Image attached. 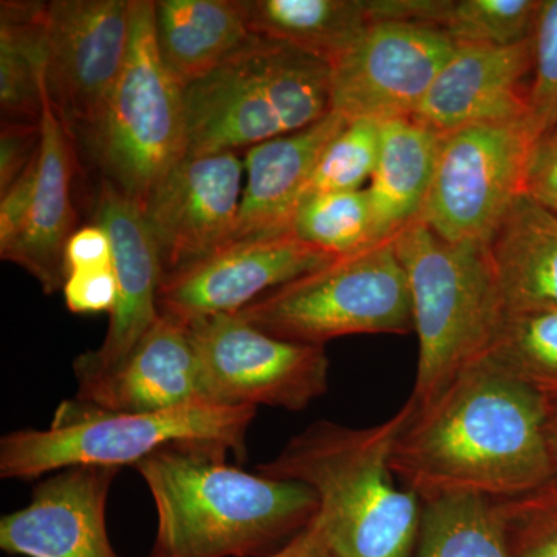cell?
<instances>
[{
    "label": "cell",
    "mask_w": 557,
    "mask_h": 557,
    "mask_svg": "<svg viewBox=\"0 0 557 557\" xmlns=\"http://www.w3.org/2000/svg\"><path fill=\"white\" fill-rule=\"evenodd\" d=\"M548 413L536 392L482 358L426 406L413 405L392 471L423 502L453 493L522 496L557 472Z\"/></svg>",
    "instance_id": "6da1fadb"
},
{
    "label": "cell",
    "mask_w": 557,
    "mask_h": 557,
    "mask_svg": "<svg viewBox=\"0 0 557 557\" xmlns=\"http://www.w3.org/2000/svg\"><path fill=\"white\" fill-rule=\"evenodd\" d=\"M220 446H171L135 465L159 516L149 557H259L318 512L304 483L249 474Z\"/></svg>",
    "instance_id": "7a4b0ae2"
},
{
    "label": "cell",
    "mask_w": 557,
    "mask_h": 557,
    "mask_svg": "<svg viewBox=\"0 0 557 557\" xmlns=\"http://www.w3.org/2000/svg\"><path fill=\"white\" fill-rule=\"evenodd\" d=\"M413 403L383 423L348 428L322 420L295 435L260 474L304 483L317 494L318 520L338 557H409L423 500L395 482L391 458Z\"/></svg>",
    "instance_id": "3957f363"
},
{
    "label": "cell",
    "mask_w": 557,
    "mask_h": 557,
    "mask_svg": "<svg viewBox=\"0 0 557 557\" xmlns=\"http://www.w3.org/2000/svg\"><path fill=\"white\" fill-rule=\"evenodd\" d=\"M258 408L194 403L157 412H116L72 399L47 429H21L0 442V478L33 480L75 467H135L171 446H220L245 458Z\"/></svg>",
    "instance_id": "277c9868"
},
{
    "label": "cell",
    "mask_w": 557,
    "mask_h": 557,
    "mask_svg": "<svg viewBox=\"0 0 557 557\" xmlns=\"http://www.w3.org/2000/svg\"><path fill=\"white\" fill-rule=\"evenodd\" d=\"M185 110L188 156L249 149L332 113V70L304 51L255 36L185 87Z\"/></svg>",
    "instance_id": "5b68a950"
},
{
    "label": "cell",
    "mask_w": 557,
    "mask_h": 557,
    "mask_svg": "<svg viewBox=\"0 0 557 557\" xmlns=\"http://www.w3.org/2000/svg\"><path fill=\"white\" fill-rule=\"evenodd\" d=\"M408 276L418 336L416 408L485 357L505 310L485 247L450 244L413 220L394 237Z\"/></svg>",
    "instance_id": "8992f818"
},
{
    "label": "cell",
    "mask_w": 557,
    "mask_h": 557,
    "mask_svg": "<svg viewBox=\"0 0 557 557\" xmlns=\"http://www.w3.org/2000/svg\"><path fill=\"white\" fill-rule=\"evenodd\" d=\"M83 139L102 180L141 211L157 186L188 156L185 89L161 61L152 0H134L123 72Z\"/></svg>",
    "instance_id": "52a82bcc"
},
{
    "label": "cell",
    "mask_w": 557,
    "mask_h": 557,
    "mask_svg": "<svg viewBox=\"0 0 557 557\" xmlns=\"http://www.w3.org/2000/svg\"><path fill=\"white\" fill-rule=\"evenodd\" d=\"M236 314L274 338L321 347L341 336L413 330L408 276L394 239L333 260Z\"/></svg>",
    "instance_id": "ba28073f"
},
{
    "label": "cell",
    "mask_w": 557,
    "mask_h": 557,
    "mask_svg": "<svg viewBox=\"0 0 557 557\" xmlns=\"http://www.w3.org/2000/svg\"><path fill=\"white\" fill-rule=\"evenodd\" d=\"M536 137L528 116L440 134L434 175L418 222L450 244L486 247L525 194Z\"/></svg>",
    "instance_id": "9c48e42d"
},
{
    "label": "cell",
    "mask_w": 557,
    "mask_h": 557,
    "mask_svg": "<svg viewBox=\"0 0 557 557\" xmlns=\"http://www.w3.org/2000/svg\"><path fill=\"white\" fill-rule=\"evenodd\" d=\"M188 330L211 405L302 410L327 392L325 347L274 338L236 313L197 319Z\"/></svg>",
    "instance_id": "30bf717a"
},
{
    "label": "cell",
    "mask_w": 557,
    "mask_h": 557,
    "mask_svg": "<svg viewBox=\"0 0 557 557\" xmlns=\"http://www.w3.org/2000/svg\"><path fill=\"white\" fill-rule=\"evenodd\" d=\"M457 44L435 25L370 24L332 70V112L347 121L413 119Z\"/></svg>",
    "instance_id": "8fae6325"
},
{
    "label": "cell",
    "mask_w": 557,
    "mask_h": 557,
    "mask_svg": "<svg viewBox=\"0 0 557 557\" xmlns=\"http://www.w3.org/2000/svg\"><path fill=\"white\" fill-rule=\"evenodd\" d=\"M134 0L46 2V87L73 138L108 102L129 51Z\"/></svg>",
    "instance_id": "7c38bea8"
},
{
    "label": "cell",
    "mask_w": 557,
    "mask_h": 557,
    "mask_svg": "<svg viewBox=\"0 0 557 557\" xmlns=\"http://www.w3.org/2000/svg\"><path fill=\"white\" fill-rule=\"evenodd\" d=\"M244 160L237 152L186 156L157 186L143 218L163 276L228 247L239 218Z\"/></svg>",
    "instance_id": "4fadbf2b"
},
{
    "label": "cell",
    "mask_w": 557,
    "mask_h": 557,
    "mask_svg": "<svg viewBox=\"0 0 557 557\" xmlns=\"http://www.w3.org/2000/svg\"><path fill=\"white\" fill-rule=\"evenodd\" d=\"M333 260L295 234L237 242L196 265L163 276L159 311L185 325L215 314L239 313L273 289L324 269Z\"/></svg>",
    "instance_id": "5bb4252c"
},
{
    "label": "cell",
    "mask_w": 557,
    "mask_h": 557,
    "mask_svg": "<svg viewBox=\"0 0 557 557\" xmlns=\"http://www.w3.org/2000/svg\"><path fill=\"white\" fill-rule=\"evenodd\" d=\"M116 468L62 469L35 487L30 504L0 520V548L25 557H120L108 533Z\"/></svg>",
    "instance_id": "9a60e30c"
},
{
    "label": "cell",
    "mask_w": 557,
    "mask_h": 557,
    "mask_svg": "<svg viewBox=\"0 0 557 557\" xmlns=\"http://www.w3.org/2000/svg\"><path fill=\"white\" fill-rule=\"evenodd\" d=\"M94 223L108 233L119 300L110 313L106 338L97 350L79 355L76 375L116 368L160 317L159 289L163 267L141 208L102 180Z\"/></svg>",
    "instance_id": "2e32d148"
},
{
    "label": "cell",
    "mask_w": 557,
    "mask_h": 557,
    "mask_svg": "<svg viewBox=\"0 0 557 557\" xmlns=\"http://www.w3.org/2000/svg\"><path fill=\"white\" fill-rule=\"evenodd\" d=\"M533 65V39L507 47L457 44L413 120L445 134L471 124L525 119V79Z\"/></svg>",
    "instance_id": "e0dca14e"
},
{
    "label": "cell",
    "mask_w": 557,
    "mask_h": 557,
    "mask_svg": "<svg viewBox=\"0 0 557 557\" xmlns=\"http://www.w3.org/2000/svg\"><path fill=\"white\" fill-rule=\"evenodd\" d=\"M76 379V399L116 412H157L207 403L188 325L163 314L116 368Z\"/></svg>",
    "instance_id": "ac0fdd59"
},
{
    "label": "cell",
    "mask_w": 557,
    "mask_h": 557,
    "mask_svg": "<svg viewBox=\"0 0 557 557\" xmlns=\"http://www.w3.org/2000/svg\"><path fill=\"white\" fill-rule=\"evenodd\" d=\"M347 124L344 116L332 112L307 129L247 149V185L231 244L292 234L293 220L322 152Z\"/></svg>",
    "instance_id": "d6986e66"
},
{
    "label": "cell",
    "mask_w": 557,
    "mask_h": 557,
    "mask_svg": "<svg viewBox=\"0 0 557 557\" xmlns=\"http://www.w3.org/2000/svg\"><path fill=\"white\" fill-rule=\"evenodd\" d=\"M76 168L75 138L53 109L44 79L38 175L30 215L20 239L2 259L32 274L47 295L64 287L65 245L76 231L72 200Z\"/></svg>",
    "instance_id": "ffe728a7"
},
{
    "label": "cell",
    "mask_w": 557,
    "mask_h": 557,
    "mask_svg": "<svg viewBox=\"0 0 557 557\" xmlns=\"http://www.w3.org/2000/svg\"><path fill=\"white\" fill-rule=\"evenodd\" d=\"M505 314L557 310V215L523 194L485 247Z\"/></svg>",
    "instance_id": "44dd1931"
},
{
    "label": "cell",
    "mask_w": 557,
    "mask_h": 557,
    "mask_svg": "<svg viewBox=\"0 0 557 557\" xmlns=\"http://www.w3.org/2000/svg\"><path fill=\"white\" fill-rule=\"evenodd\" d=\"M156 38L164 67L185 89L255 38L244 0H159Z\"/></svg>",
    "instance_id": "7402d4cb"
},
{
    "label": "cell",
    "mask_w": 557,
    "mask_h": 557,
    "mask_svg": "<svg viewBox=\"0 0 557 557\" xmlns=\"http://www.w3.org/2000/svg\"><path fill=\"white\" fill-rule=\"evenodd\" d=\"M440 134L420 121L381 123L380 152L368 196L376 239L386 242L417 220L434 175Z\"/></svg>",
    "instance_id": "603a6c76"
},
{
    "label": "cell",
    "mask_w": 557,
    "mask_h": 557,
    "mask_svg": "<svg viewBox=\"0 0 557 557\" xmlns=\"http://www.w3.org/2000/svg\"><path fill=\"white\" fill-rule=\"evenodd\" d=\"M249 30L332 64L375 22L372 0H244Z\"/></svg>",
    "instance_id": "cb8c5ba5"
},
{
    "label": "cell",
    "mask_w": 557,
    "mask_h": 557,
    "mask_svg": "<svg viewBox=\"0 0 557 557\" xmlns=\"http://www.w3.org/2000/svg\"><path fill=\"white\" fill-rule=\"evenodd\" d=\"M46 2L0 3L2 124L40 126L46 79Z\"/></svg>",
    "instance_id": "d4e9b609"
},
{
    "label": "cell",
    "mask_w": 557,
    "mask_h": 557,
    "mask_svg": "<svg viewBox=\"0 0 557 557\" xmlns=\"http://www.w3.org/2000/svg\"><path fill=\"white\" fill-rule=\"evenodd\" d=\"M417 557H512L491 498L443 494L423 502Z\"/></svg>",
    "instance_id": "484cf974"
},
{
    "label": "cell",
    "mask_w": 557,
    "mask_h": 557,
    "mask_svg": "<svg viewBox=\"0 0 557 557\" xmlns=\"http://www.w3.org/2000/svg\"><path fill=\"white\" fill-rule=\"evenodd\" d=\"M483 359L557 405V310L507 314Z\"/></svg>",
    "instance_id": "4316f807"
},
{
    "label": "cell",
    "mask_w": 557,
    "mask_h": 557,
    "mask_svg": "<svg viewBox=\"0 0 557 557\" xmlns=\"http://www.w3.org/2000/svg\"><path fill=\"white\" fill-rule=\"evenodd\" d=\"M292 234L335 259L381 244L368 189L309 197L296 211Z\"/></svg>",
    "instance_id": "83f0119b"
},
{
    "label": "cell",
    "mask_w": 557,
    "mask_h": 557,
    "mask_svg": "<svg viewBox=\"0 0 557 557\" xmlns=\"http://www.w3.org/2000/svg\"><path fill=\"white\" fill-rule=\"evenodd\" d=\"M542 0H448L438 28L456 44L507 47L534 38Z\"/></svg>",
    "instance_id": "f1b7e54d"
},
{
    "label": "cell",
    "mask_w": 557,
    "mask_h": 557,
    "mask_svg": "<svg viewBox=\"0 0 557 557\" xmlns=\"http://www.w3.org/2000/svg\"><path fill=\"white\" fill-rule=\"evenodd\" d=\"M380 137L379 121H348L347 126L322 152L307 185L304 200L318 194L350 193V190L361 189L375 171Z\"/></svg>",
    "instance_id": "f546056e"
},
{
    "label": "cell",
    "mask_w": 557,
    "mask_h": 557,
    "mask_svg": "<svg viewBox=\"0 0 557 557\" xmlns=\"http://www.w3.org/2000/svg\"><path fill=\"white\" fill-rule=\"evenodd\" d=\"M494 505L512 557H557V472L522 496Z\"/></svg>",
    "instance_id": "4dcf8cb0"
},
{
    "label": "cell",
    "mask_w": 557,
    "mask_h": 557,
    "mask_svg": "<svg viewBox=\"0 0 557 557\" xmlns=\"http://www.w3.org/2000/svg\"><path fill=\"white\" fill-rule=\"evenodd\" d=\"M528 120L536 135L557 127V0H542L534 32Z\"/></svg>",
    "instance_id": "1f68e13d"
},
{
    "label": "cell",
    "mask_w": 557,
    "mask_h": 557,
    "mask_svg": "<svg viewBox=\"0 0 557 557\" xmlns=\"http://www.w3.org/2000/svg\"><path fill=\"white\" fill-rule=\"evenodd\" d=\"M62 295L65 306L72 313H112L119 300L115 269L69 273L65 276Z\"/></svg>",
    "instance_id": "d6a6232c"
},
{
    "label": "cell",
    "mask_w": 557,
    "mask_h": 557,
    "mask_svg": "<svg viewBox=\"0 0 557 557\" xmlns=\"http://www.w3.org/2000/svg\"><path fill=\"white\" fill-rule=\"evenodd\" d=\"M525 194L557 215V127L534 139L528 160Z\"/></svg>",
    "instance_id": "836d02e7"
},
{
    "label": "cell",
    "mask_w": 557,
    "mask_h": 557,
    "mask_svg": "<svg viewBox=\"0 0 557 557\" xmlns=\"http://www.w3.org/2000/svg\"><path fill=\"white\" fill-rule=\"evenodd\" d=\"M38 161L39 153L30 166L22 172L21 177L5 193L0 194V256L5 255L16 244L27 225L38 175Z\"/></svg>",
    "instance_id": "e575fe53"
},
{
    "label": "cell",
    "mask_w": 557,
    "mask_h": 557,
    "mask_svg": "<svg viewBox=\"0 0 557 557\" xmlns=\"http://www.w3.org/2000/svg\"><path fill=\"white\" fill-rule=\"evenodd\" d=\"M40 148V126L2 124L0 132V194L21 177Z\"/></svg>",
    "instance_id": "d590c367"
},
{
    "label": "cell",
    "mask_w": 557,
    "mask_h": 557,
    "mask_svg": "<svg viewBox=\"0 0 557 557\" xmlns=\"http://www.w3.org/2000/svg\"><path fill=\"white\" fill-rule=\"evenodd\" d=\"M65 276L69 273H87L113 269L112 244L100 225L76 230L65 245Z\"/></svg>",
    "instance_id": "8d00e7d4"
},
{
    "label": "cell",
    "mask_w": 557,
    "mask_h": 557,
    "mask_svg": "<svg viewBox=\"0 0 557 557\" xmlns=\"http://www.w3.org/2000/svg\"><path fill=\"white\" fill-rule=\"evenodd\" d=\"M270 557H338L330 547L324 531L313 518L309 525L299 531L295 537L289 539L287 544L282 545L274 555Z\"/></svg>",
    "instance_id": "74e56055"
},
{
    "label": "cell",
    "mask_w": 557,
    "mask_h": 557,
    "mask_svg": "<svg viewBox=\"0 0 557 557\" xmlns=\"http://www.w3.org/2000/svg\"><path fill=\"white\" fill-rule=\"evenodd\" d=\"M547 438L549 453H552L553 461L557 471V405L549 408L547 421Z\"/></svg>",
    "instance_id": "f35d334b"
}]
</instances>
